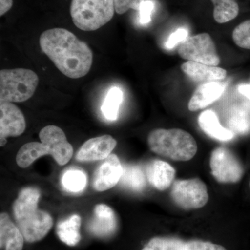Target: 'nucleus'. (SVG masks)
I'll list each match as a JSON object with an SVG mask.
<instances>
[{
	"label": "nucleus",
	"instance_id": "nucleus-5",
	"mask_svg": "<svg viewBox=\"0 0 250 250\" xmlns=\"http://www.w3.org/2000/svg\"><path fill=\"white\" fill-rule=\"evenodd\" d=\"M39 79L32 70L24 68L0 71V103H23L35 93Z\"/></svg>",
	"mask_w": 250,
	"mask_h": 250
},
{
	"label": "nucleus",
	"instance_id": "nucleus-18",
	"mask_svg": "<svg viewBox=\"0 0 250 250\" xmlns=\"http://www.w3.org/2000/svg\"><path fill=\"white\" fill-rule=\"evenodd\" d=\"M24 238L9 215H0V247L5 250H22Z\"/></svg>",
	"mask_w": 250,
	"mask_h": 250
},
{
	"label": "nucleus",
	"instance_id": "nucleus-16",
	"mask_svg": "<svg viewBox=\"0 0 250 250\" xmlns=\"http://www.w3.org/2000/svg\"><path fill=\"white\" fill-rule=\"evenodd\" d=\"M225 89V85L220 82H208L200 85L189 101V111H197L207 107L218 100Z\"/></svg>",
	"mask_w": 250,
	"mask_h": 250
},
{
	"label": "nucleus",
	"instance_id": "nucleus-24",
	"mask_svg": "<svg viewBox=\"0 0 250 250\" xmlns=\"http://www.w3.org/2000/svg\"><path fill=\"white\" fill-rule=\"evenodd\" d=\"M123 100V91L118 87H112L108 92L102 106V112L106 119L111 121H116Z\"/></svg>",
	"mask_w": 250,
	"mask_h": 250
},
{
	"label": "nucleus",
	"instance_id": "nucleus-19",
	"mask_svg": "<svg viewBox=\"0 0 250 250\" xmlns=\"http://www.w3.org/2000/svg\"><path fill=\"white\" fill-rule=\"evenodd\" d=\"M198 124L202 131L212 139L228 141L234 136L231 130L226 129L220 125L216 113L211 110H207L200 113Z\"/></svg>",
	"mask_w": 250,
	"mask_h": 250
},
{
	"label": "nucleus",
	"instance_id": "nucleus-11",
	"mask_svg": "<svg viewBox=\"0 0 250 250\" xmlns=\"http://www.w3.org/2000/svg\"><path fill=\"white\" fill-rule=\"evenodd\" d=\"M141 250H228L208 241H184L175 237H154Z\"/></svg>",
	"mask_w": 250,
	"mask_h": 250
},
{
	"label": "nucleus",
	"instance_id": "nucleus-23",
	"mask_svg": "<svg viewBox=\"0 0 250 250\" xmlns=\"http://www.w3.org/2000/svg\"><path fill=\"white\" fill-rule=\"evenodd\" d=\"M214 6L213 18L219 24L235 19L239 14V6L236 0H210Z\"/></svg>",
	"mask_w": 250,
	"mask_h": 250
},
{
	"label": "nucleus",
	"instance_id": "nucleus-8",
	"mask_svg": "<svg viewBox=\"0 0 250 250\" xmlns=\"http://www.w3.org/2000/svg\"><path fill=\"white\" fill-rule=\"evenodd\" d=\"M212 175L222 184H234L239 182L244 174L241 161L228 148H216L210 157Z\"/></svg>",
	"mask_w": 250,
	"mask_h": 250
},
{
	"label": "nucleus",
	"instance_id": "nucleus-30",
	"mask_svg": "<svg viewBox=\"0 0 250 250\" xmlns=\"http://www.w3.org/2000/svg\"><path fill=\"white\" fill-rule=\"evenodd\" d=\"M14 4V0H0V16H4L7 13Z\"/></svg>",
	"mask_w": 250,
	"mask_h": 250
},
{
	"label": "nucleus",
	"instance_id": "nucleus-4",
	"mask_svg": "<svg viewBox=\"0 0 250 250\" xmlns=\"http://www.w3.org/2000/svg\"><path fill=\"white\" fill-rule=\"evenodd\" d=\"M113 0H72L70 15L78 29L93 31L100 29L114 16Z\"/></svg>",
	"mask_w": 250,
	"mask_h": 250
},
{
	"label": "nucleus",
	"instance_id": "nucleus-12",
	"mask_svg": "<svg viewBox=\"0 0 250 250\" xmlns=\"http://www.w3.org/2000/svg\"><path fill=\"white\" fill-rule=\"evenodd\" d=\"M25 129V118L21 110L13 103H0V139L17 137Z\"/></svg>",
	"mask_w": 250,
	"mask_h": 250
},
{
	"label": "nucleus",
	"instance_id": "nucleus-27",
	"mask_svg": "<svg viewBox=\"0 0 250 250\" xmlns=\"http://www.w3.org/2000/svg\"><path fill=\"white\" fill-rule=\"evenodd\" d=\"M116 14L123 15L130 9L139 11L145 0H113Z\"/></svg>",
	"mask_w": 250,
	"mask_h": 250
},
{
	"label": "nucleus",
	"instance_id": "nucleus-22",
	"mask_svg": "<svg viewBox=\"0 0 250 250\" xmlns=\"http://www.w3.org/2000/svg\"><path fill=\"white\" fill-rule=\"evenodd\" d=\"M120 183L123 187L130 190L141 191L146 187V174L139 166H123V172Z\"/></svg>",
	"mask_w": 250,
	"mask_h": 250
},
{
	"label": "nucleus",
	"instance_id": "nucleus-9",
	"mask_svg": "<svg viewBox=\"0 0 250 250\" xmlns=\"http://www.w3.org/2000/svg\"><path fill=\"white\" fill-rule=\"evenodd\" d=\"M39 137L41 143L49 148V155L52 156L59 165H65L71 159L73 147L60 127L54 125L45 126L41 130Z\"/></svg>",
	"mask_w": 250,
	"mask_h": 250
},
{
	"label": "nucleus",
	"instance_id": "nucleus-7",
	"mask_svg": "<svg viewBox=\"0 0 250 250\" xmlns=\"http://www.w3.org/2000/svg\"><path fill=\"white\" fill-rule=\"evenodd\" d=\"M177 52L180 57L185 60L212 66H218L220 63L214 42L207 33L188 38L179 46Z\"/></svg>",
	"mask_w": 250,
	"mask_h": 250
},
{
	"label": "nucleus",
	"instance_id": "nucleus-14",
	"mask_svg": "<svg viewBox=\"0 0 250 250\" xmlns=\"http://www.w3.org/2000/svg\"><path fill=\"white\" fill-rule=\"evenodd\" d=\"M117 227L116 214L111 207L106 205L95 207L93 218L88 225L90 233L98 238H108L116 232Z\"/></svg>",
	"mask_w": 250,
	"mask_h": 250
},
{
	"label": "nucleus",
	"instance_id": "nucleus-13",
	"mask_svg": "<svg viewBox=\"0 0 250 250\" xmlns=\"http://www.w3.org/2000/svg\"><path fill=\"white\" fill-rule=\"evenodd\" d=\"M117 142L110 135L93 138L83 143L77 153L79 161H103L111 154Z\"/></svg>",
	"mask_w": 250,
	"mask_h": 250
},
{
	"label": "nucleus",
	"instance_id": "nucleus-29",
	"mask_svg": "<svg viewBox=\"0 0 250 250\" xmlns=\"http://www.w3.org/2000/svg\"><path fill=\"white\" fill-rule=\"evenodd\" d=\"M154 4L152 0H145L139 9L140 22L147 24L151 21V16L154 10Z\"/></svg>",
	"mask_w": 250,
	"mask_h": 250
},
{
	"label": "nucleus",
	"instance_id": "nucleus-17",
	"mask_svg": "<svg viewBox=\"0 0 250 250\" xmlns=\"http://www.w3.org/2000/svg\"><path fill=\"white\" fill-rule=\"evenodd\" d=\"M181 68L184 73L195 82H215L223 80L228 75L226 70L221 67L190 61L182 64Z\"/></svg>",
	"mask_w": 250,
	"mask_h": 250
},
{
	"label": "nucleus",
	"instance_id": "nucleus-32",
	"mask_svg": "<svg viewBox=\"0 0 250 250\" xmlns=\"http://www.w3.org/2000/svg\"></svg>",
	"mask_w": 250,
	"mask_h": 250
},
{
	"label": "nucleus",
	"instance_id": "nucleus-15",
	"mask_svg": "<svg viewBox=\"0 0 250 250\" xmlns=\"http://www.w3.org/2000/svg\"><path fill=\"white\" fill-rule=\"evenodd\" d=\"M146 177L153 187L163 191L172 185L175 177V170L168 163L154 160L147 166Z\"/></svg>",
	"mask_w": 250,
	"mask_h": 250
},
{
	"label": "nucleus",
	"instance_id": "nucleus-10",
	"mask_svg": "<svg viewBox=\"0 0 250 250\" xmlns=\"http://www.w3.org/2000/svg\"><path fill=\"white\" fill-rule=\"evenodd\" d=\"M123 166L116 154H111L97 167L93 174V187L103 192L114 187L121 180Z\"/></svg>",
	"mask_w": 250,
	"mask_h": 250
},
{
	"label": "nucleus",
	"instance_id": "nucleus-6",
	"mask_svg": "<svg viewBox=\"0 0 250 250\" xmlns=\"http://www.w3.org/2000/svg\"><path fill=\"white\" fill-rule=\"evenodd\" d=\"M170 196L175 205L185 210L202 208L208 200L207 186L199 178L174 181Z\"/></svg>",
	"mask_w": 250,
	"mask_h": 250
},
{
	"label": "nucleus",
	"instance_id": "nucleus-25",
	"mask_svg": "<svg viewBox=\"0 0 250 250\" xmlns=\"http://www.w3.org/2000/svg\"><path fill=\"white\" fill-rule=\"evenodd\" d=\"M62 187L67 191L80 192L87 185V177L84 172L78 169L65 171L62 179Z\"/></svg>",
	"mask_w": 250,
	"mask_h": 250
},
{
	"label": "nucleus",
	"instance_id": "nucleus-2",
	"mask_svg": "<svg viewBox=\"0 0 250 250\" xmlns=\"http://www.w3.org/2000/svg\"><path fill=\"white\" fill-rule=\"evenodd\" d=\"M41 191L35 187H26L19 192L13 206L16 225L28 243L43 239L53 225L48 213L38 208Z\"/></svg>",
	"mask_w": 250,
	"mask_h": 250
},
{
	"label": "nucleus",
	"instance_id": "nucleus-31",
	"mask_svg": "<svg viewBox=\"0 0 250 250\" xmlns=\"http://www.w3.org/2000/svg\"><path fill=\"white\" fill-rule=\"evenodd\" d=\"M238 91L242 94V95L246 96L247 98L249 99L250 101V84H241L238 85Z\"/></svg>",
	"mask_w": 250,
	"mask_h": 250
},
{
	"label": "nucleus",
	"instance_id": "nucleus-1",
	"mask_svg": "<svg viewBox=\"0 0 250 250\" xmlns=\"http://www.w3.org/2000/svg\"><path fill=\"white\" fill-rule=\"evenodd\" d=\"M41 50L65 76L79 79L89 72L93 64L91 49L71 31L54 28L41 34Z\"/></svg>",
	"mask_w": 250,
	"mask_h": 250
},
{
	"label": "nucleus",
	"instance_id": "nucleus-20",
	"mask_svg": "<svg viewBox=\"0 0 250 250\" xmlns=\"http://www.w3.org/2000/svg\"><path fill=\"white\" fill-rule=\"evenodd\" d=\"M81 221L80 216L72 215L58 223L57 233L59 239L67 246H76L81 240Z\"/></svg>",
	"mask_w": 250,
	"mask_h": 250
},
{
	"label": "nucleus",
	"instance_id": "nucleus-26",
	"mask_svg": "<svg viewBox=\"0 0 250 250\" xmlns=\"http://www.w3.org/2000/svg\"><path fill=\"white\" fill-rule=\"evenodd\" d=\"M233 42L241 48L250 49V20L238 24L232 33Z\"/></svg>",
	"mask_w": 250,
	"mask_h": 250
},
{
	"label": "nucleus",
	"instance_id": "nucleus-28",
	"mask_svg": "<svg viewBox=\"0 0 250 250\" xmlns=\"http://www.w3.org/2000/svg\"><path fill=\"white\" fill-rule=\"evenodd\" d=\"M188 31L184 28H179L170 34L165 42V47L167 49H173L178 44H182L188 39Z\"/></svg>",
	"mask_w": 250,
	"mask_h": 250
},
{
	"label": "nucleus",
	"instance_id": "nucleus-3",
	"mask_svg": "<svg viewBox=\"0 0 250 250\" xmlns=\"http://www.w3.org/2000/svg\"><path fill=\"white\" fill-rule=\"evenodd\" d=\"M151 150L174 161L190 160L196 154L197 145L191 134L180 129H158L149 133Z\"/></svg>",
	"mask_w": 250,
	"mask_h": 250
},
{
	"label": "nucleus",
	"instance_id": "nucleus-21",
	"mask_svg": "<svg viewBox=\"0 0 250 250\" xmlns=\"http://www.w3.org/2000/svg\"><path fill=\"white\" fill-rule=\"evenodd\" d=\"M49 154V148L42 143H26L18 151L16 163L22 168L30 166L34 161L42 156Z\"/></svg>",
	"mask_w": 250,
	"mask_h": 250
}]
</instances>
